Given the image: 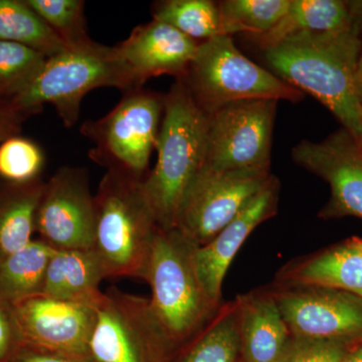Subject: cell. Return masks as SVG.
Wrapping results in <instances>:
<instances>
[{"instance_id": "obj_21", "label": "cell", "mask_w": 362, "mask_h": 362, "mask_svg": "<svg viewBox=\"0 0 362 362\" xmlns=\"http://www.w3.org/2000/svg\"><path fill=\"white\" fill-rule=\"evenodd\" d=\"M45 183L0 182V263L32 242Z\"/></svg>"}, {"instance_id": "obj_20", "label": "cell", "mask_w": 362, "mask_h": 362, "mask_svg": "<svg viewBox=\"0 0 362 362\" xmlns=\"http://www.w3.org/2000/svg\"><path fill=\"white\" fill-rule=\"evenodd\" d=\"M107 279L101 259L93 249L66 250L52 252L45 271L42 295L97 307Z\"/></svg>"}, {"instance_id": "obj_30", "label": "cell", "mask_w": 362, "mask_h": 362, "mask_svg": "<svg viewBox=\"0 0 362 362\" xmlns=\"http://www.w3.org/2000/svg\"><path fill=\"white\" fill-rule=\"evenodd\" d=\"M352 349L340 343L293 337L279 362H342Z\"/></svg>"}, {"instance_id": "obj_24", "label": "cell", "mask_w": 362, "mask_h": 362, "mask_svg": "<svg viewBox=\"0 0 362 362\" xmlns=\"http://www.w3.org/2000/svg\"><path fill=\"white\" fill-rule=\"evenodd\" d=\"M0 40L25 45L47 58L66 49L25 0H0Z\"/></svg>"}, {"instance_id": "obj_16", "label": "cell", "mask_w": 362, "mask_h": 362, "mask_svg": "<svg viewBox=\"0 0 362 362\" xmlns=\"http://www.w3.org/2000/svg\"><path fill=\"white\" fill-rule=\"evenodd\" d=\"M199 42L190 39L168 23L152 20L136 26L129 37L115 45L117 52L143 85L151 78H185L194 61Z\"/></svg>"}, {"instance_id": "obj_14", "label": "cell", "mask_w": 362, "mask_h": 362, "mask_svg": "<svg viewBox=\"0 0 362 362\" xmlns=\"http://www.w3.org/2000/svg\"><path fill=\"white\" fill-rule=\"evenodd\" d=\"M11 309L21 344L73 356H90V342L97 320L96 307L40 294L28 298Z\"/></svg>"}, {"instance_id": "obj_13", "label": "cell", "mask_w": 362, "mask_h": 362, "mask_svg": "<svg viewBox=\"0 0 362 362\" xmlns=\"http://www.w3.org/2000/svg\"><path fill=\"white\" fill-rule=\"evenodd\" d=\"M292 157L329 185L330 199L319 213L321 218L362 220V148L349 131L340 128L322 141L304 140L293 148Z\"/></svg>"}, {"instance_id": "obj_37", "label": "cell", "mask_w": 362, "mask_h": 362, "mask_svg": "<svg viewBox=\"0 0 362 362\" xmlns=\"http://www.w3.org/2000/svg\"><path fill=\"white\" fill-rule=\"evenodd\" d=\"M357 244H358L359 249H361L362 254V239H361V238L357 237Z\"/></svg>"}, {"instance_id": "obj_27", "label": "cell", "mask_w": 362, "mask_h": 362, "mask_svg": "<svg viewBox=\"0 0 362 362\" xmlns=\"http://www.w3.org/2000/svg\"><path fill=\"white\" fill-rule=\"evenodd\" d=\"M47 59L25 45L0 40V101L13 103L32 84Z\"/></svg>"}, {"instance_id": "obj_25", "label": "cell", "mask_w": 362, "mask_h": 362, "mask_svg": "<svg viewBox=\"0 0 362 362\" xmlns=\"http://www.w3.org/2000/svg\"><path fill=\"white\" fill-rule=\"evenodd\" d=\"M152 20L173 26L202 42L223 35L218 2L211 0H164L152 6Z\"/></svg>"}, {"instance_id": "obj_2", "label": "cell", "mask_w": 362, "mask_h": 362, "mask_svg": "<svg viewBox=\"0 0 362 362\" xmlns=\"http://www.w3.org/2000/svg\"><path fill=\"white\" fill-rule=\"evenodd\" d=\"M209 115L177 78L164 98L157 161L143 180L150 206L162 230L175 228L181 199L204 163Z\"/></svg>"}, {"instance_id": "obj_4", "label": "cell", "mask_w": 362, "mask_h": 362, "mask_svg": "<svg viewBox=\"0 0 362 362\" xmlns=\"http://www.w3.org/2000/svg\"><path fill=\"white\" fill-rule=\"evenodd\" d=\"M99 88L125 93L143 87L115 47L92 40L47 58L32 84L11 105L28 117L52 105L64 126L71 128L78 122L86 95Z\"/></svg>"}, {"instance_id": "obj_3", "label": "cell", "mask_w": 362, "mask_h": 362, "mask_svg": "<svg viewBox=\"0 0 362 362\" xmlns=\"http://www.w3.org/2000/svg\"><path fill=\"white\" fill-rule=\"evenodd\" d=\"M143 180L121 171L107 170L94 195L93 250L101 259L107 278H146L160 228Z\"/></svg>"}, {"instance_id": "obj_26", "label": "cell", "mask_w": 362, "mask_h": 362, "mask_svg": "<svg viewBox=\"0 0 362 362\" xmlns=\"http://www.w3.org/2000/svg\"><path fill=\"white\" fill-rule=\"evenodd\" d=\"M291 0H223L218 1L223 35L244 33L264 35L285 16Z\"/></svg>"}, {"instance_id": "obj_19", "label": "cell", "mask_w": 362, "mask_h": 362, "mask_svg": "<svg viewBox=\"0 0 362 362\" xmlns=\"http://www.w3.org/2000/svg\"><path fill=\"white\" fill-rule=\"evenodd\" d=\"M361 1L291 0L285 16L264 35L251 37L262 51L303 33L344 32L358 20Z\"/></svg>"}, {"instance_id": "obj_17", "label": "cell", "mask_w": 362, "mask_h": 362, "mask_svg": "<svg viewBox=\"0 0 362 362\" xmlns=\"http://www.w3.org/2000/svg\"><path fill=\"white\" fill-rule=\"evenodd\" d=\"M278 289L327 288L362 297V254L357 237L286 266L277 278Z\"/></svg>"}, {"instance_id": "obj_10", "label": "cell", "mask_w": 362, "mask_h": 362, "mask_svg": "<svg viewBox=\"0 0 362 362\" xmlns=\"http://www.w3.org/2000/svg\"><path fill=\"white\" fill-rule=\"evenodd\" d=\"M278 101L246 100L209 116L204 168L218 171L270 168Z\"/></svg>"}, {"instance_id": "obj_7", "label": "cell", "mask_w": 362, "mask_h": 362, "mask_svg": "<svg viewBox=\"0 0 362 362\" xmlns=\"http://www.w3.org/2000/svg\"><path fill=\"white\" fill-rule=\"evenodd\" d=\"M165 95L138 88L98 120L86 121L81 133L94 144L89 152L106 170L145 178L152 152L158 141Z\"/></svg>"}, {"instance_id": "obj_11", "label": "cell", "mask_w": 362, "mask_h": 362, "mask_svg": "<svg viewBox=\"0 0 362 362\" xmlns=\"http://www.w3.org/2000/svg\"><path fill=\"white\" fill-rule=\"evenodd\" d=\"M292 337L356 349L362 344V297L327 288L272 291Z\"/></svg>"}, {"instance_id": "obj_8", "label": "cell", "mask_w": 362, "mask_h": 362, "mask_svg": "<svg viewBox=\"0 0 362 362\" xmlns=\"http://www.w3.org/2000/svg\"><path fill=\"white\" fill-rule=\"evenodd\" d=\"M96 312L90 354L97 362H168L178 349L148 298L112 286Z\"/></svg>"}, {"instance_id": "obj_38", "label": "cell", "mask_w": 362, "mask_h": 362, "mask_svg": "<svg viewBox=\"0 0 362 362\" xmlns=\"http://www.w3.org/2000/svg\"><path fill=\"white\" fill-rule=\"evenodd\" d=\"M361 124H362V116H361ZM359 145H361L362 148V131H361V143H359Z\"/></svg>"}, {"instance_id": "obj_18", "label": "cell", "mask_w": 362, "mask_h": 362, "mask_svg": "<svg viewBox=\"0 0 362 362\" xmlns=\"http://www.w3.org/2000/svg\"><path fill=\"white\" fill-rule=\"evenodd\" d=\"M235 302L244 362H279L293 337L273 293H250Z\"/></svg>"}, {"instance_id": "obj_29", "label": "cell", "mask_w": 362, "mask_h": 362, "mask_svg": "<svg viewBox=\"0 0 362 362\" xmlns=\"http://www.w3.org/2000/svg\"><path fill=\"white\" fill-rule=\"evenodd\" d=\"M45 162L44 150L30 138L16 135L0 143V178L6 182L40 180Z\"/></svg>"}, {"instance_id": "obj_23", "label": "cell", "mask_w": 362, "mask_h": 362, "mask_svg": "<svg viewBox=\"0 0 362 362\" xmlns=\"http://www.w3.org/2000/svg\"><path fill=\"white\" fill-rule=\"evenodd\" d=\"M51 247L33 240L21 251L0 263V303L13 308L28 298L42 294Z\"/></svg>"}, {"instance_id": "obj_5", "label": "cell", "mask_w": 362, "mask_h": 362, "mask_svg": "<svg viewBox=\"0 0 362 362\" xmlns=\"http://www.w3.org/2000/svg\"><path fill=\"white\" fill-rule=\"evenodd\" d=\"M197 247L177 228H159L145 278L151 288L152 309L178 346L197 334L221 306L211 301L199 281L194 264Z\"/></svg>"}, {"instance_id": "obj_9", "label": "cell", "mask_w": 362, "mask_h": 362, "mask_svg": "<svg viewBox=\"0 0 362 362\" xmlns=\"http://www.w3.org/2000/svg\"><path fill=\"white\" fill-rule=\"evenodd\" d=\"M270 168L218 171L202 166L181 199L175 228L197 246L211 242L263 189Z\"/></svg>"}, {"instance_id": "obj_36", "label": "cell", "mask_w": 362, "mask_h": 362, "mask_svg": "<svg viewBox=\"0 0 362 362\" xmlns=\"http://www.w3.org/2000/svg\"><path fill=\"white\" fill-rule=\"evenodd\" d=\"M359 23H361V39L362 44V1H361V13H359Z\"/></svg>"}, {"instance_id": "obj_32", "label": "cell", "mask_w": 362, "mask_h": 362, "mask_svg": "<svg viewBox=\"0 0 362 362\" xmlns=\"http://www.w3.org/2000/svg\"><path fill=\"white\" fill-rule=\"evenodd\" d=\"M9 362H97L90 356H78L21 344Z\"/></svg>"}, {"instance_id": "obj_12", "label": "cell", "mask_w": 362, "mask_h": 362, "mask_svg": "<svg viewBox=\"0 0 362 362\" xmlns=\"http://www.w3.org/2000/svg\"><path fill=\"white\" fill-rule=\"evenodd\" d=\"M35 228L40 240L54 251L93 249L94 195L87 169L63 166L45 181Z\"/></svg>"}, {"instance_id": "obj_1", "label": "cell", "mask_w": 362, "mask_h": 362, "mask_svg": "<svg viewBox=\"0 0 362 362\" xmlns=\"http://www.w3.org/2000/svg\"><path fill=\"white\" fill-rule=\"evenodd\" d=\"M263 52L277 77L318 100L361 143L362 106L356 90L362 52L359 16L344 32L297 35Z\"/></svg>"}, {"instance_id": "obj_31", "label": "cell", "mask_w": 362, "mask_h": 362, "mask_svg": "<svg viewBox=\"0 0 362 362\" xmlns=\"http://www.w3.org/2000/svg\"><path fill=\"white\" fill-rule=\"evenodd\" d=\"M21 344L13 309L0 303V362H9Z\"/></svg>"}, {"instance_id": "obj_33", "label": "cell", "mask_w": 362, "mask_h": 362, "mask_svg": "<svg viewBox=\"0 0 362 362\" xmlns=\"http://www.w3.org/2000/svg\"><path fill=\"white\" fill-rule=\"evenodd\" d=\"M28 118L30 117L16 110L11 103L0 101V143L20 135L23 123Z\"/></svg>"}, {"instance_id": "obj_6", "label": "cell", "mask_w": 362, "mask_h": 362, "mask_svg": "<svg viewBox=\"0 0 362 362\" xmlns=\"http://www.w3.org/2000/svg\"><path fill=\"white\" fill-rule=\"evenodd\" d=\"M181 80L195 103L209 116L246 100L297 103L304 99L301 90L245 57L230 35L199 42L194 61Z\"/></svg>"}, {"instance_id": "obj_28", "label": "cell", "mask_w": 362, "mask_h": 362, "mask_svg": "<svg viewBox=\"0 0 362 362\" xmlns=\"http://www.w3.org/2000/svg\"><path fill=\"white\" fill-rule=\"evenodd\" d=\"M56 33L66 47L92 40L88 33L83 0H25Z\"/></svg>"}, {"instance_id": "obj_34", "label": "cell", "mask_w": 362, "mask_h": 362, "mask_svg": "<svg viewBox=\"0 0 362 362\" xmlns=\"http://www.w3.org/2000/svg\"><path fill=\"white\" fill-rule=\"evenodd\" d=\"M342 362H362V344L350 350Z\"/></svg>"}, {"instance_id": "obj_15", "label": "cell", "mask_w": 362, "mask_h": 362, "mask_svg": "<svg viewBox=\"0 0 362 362\" xmlns=\"http://www.w3.org/2000/svg\"><path fill=\"white\" fill-rule=\"evenodd\" d=\"M280 181L270 180L251 202L211 242L194 252L197 275L211 301L221 305V288L233 258L252 230L277 214Z\"/></svg>"}, {"instance_id": "obj_35", "label": "cell", "mask_w": 362, "mask_h": 362, "mask_svg": "<svg viewBox=\"0 0 362 362\" xmlns=\"http://www.w3.org/2000/svg\"><path fill=\"white\" fill-rule=\"evenodd\" d=\"M356 90L357 95H358L359 102H361L362 106V54L361 59H359L358 68H357Z\"/></svg>"}, {"instance_id": "obj_22", "label": "cell", "mask_w": 362, "mask_h": 362, "mask_svg": "<svg viewBox=\"0 0 362 362\" xmlns=\"http://www.w3.org/2000/svg\"><path fill=\"white\" fill-rule=\"evenodd\" d=\"M168 362H244L235 300L221 305L197 334L178 346Z\"/></svg>"}]
</instances>
